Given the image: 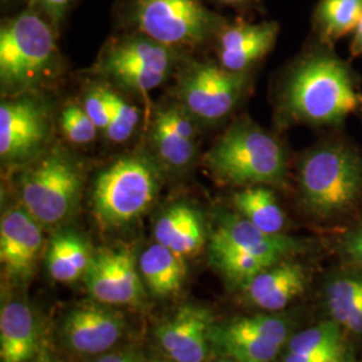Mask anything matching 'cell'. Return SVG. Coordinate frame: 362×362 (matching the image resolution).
I'll use <instances>...</instances> for the list:
<instances>
[{"label":"cell","instance_id":"6da1fadb","mask_svg":"<svg viewBox=\"0 0 362 362\" xmlns=\"http://www.w3.org/2000/svg\"><path fill=\"white\" fill-rule=\"evenodd\" d=\"M361 104L348 66L329 52H311L299 61L281 94L284 115L311 127L339 125Z\"/></svg>","mask_w":362,"mask_h":362},{"label":"cell","instance_id":"7a4b0ae2","mask_svg":"<svg viewBox=\"0 0 362 362\" xmlns=\"http://www.w3.org/2000/svg\"><path fill=\"white\" fill-rule=\"evenodd\" d=\"M203 163L216 179L242 187L276 185L287 175L282 144L248 119L233 122L204 155Z\"/></svg>","mask_w":362,"mask_h":362},{"label":"cell","instance_id":"3957f363","mask_svg":"<svg viewBox=\"0 0 362 362\" xmlns=\"http://www.w3.org/2000/svg\"><path fill=\"white\" fill-rule=\"evenodd\" d=\"M303 206L317 218L348 214L362 197V157L348 145L327 143L311 148L298 172Z\"/></svg>","mask_w":362,"mask_h":362},{"label":"cell","instance_id":"277c9868","mask_svg":"<svg viewBox=\"0 0 362 362\" xmlns=\"http://www.w3.org/2000/svg\"><path fill=\"white\" fill-rule=\"evenodd\" d=\"M58 58L54 26L28 8L0 28V85L7 97L26 94L49 77Z\"/></svg>","mask_w":362,"mask_h":362},{"label":"cell","instance_id":"5b68a950","mask_svg":"<svg viewBox=\"0 0 362 362\" xmlns=\"http://www.w3.org/2000/svg\"><path fill=\"white\" fill-rule=\"evenodd\" d=\"M119 7L133 31L175 52L215 40L226 22L202 0H122Z\"/></svg>","mask_w":362,"mask_h":362},{"label":"cell","instance_id":"8992f818","mask_svg":"<svg viewBox=\"0 0 362 362\" xmlns=\"http://www.w3.org/2000/svg\"><path fill=\"white\" fill-rule=\"evenodd\" d=\"M158 163L146 155L119 157L98 176L93 189V209L98 223L118 228L140 219L160 191Z\"/></svg>","mask_w":362,"mask_h":362},{"label":"cell","instance_id":"52a82bcc","mask_svg":"<svg viewBox=\"0 0 362 362\" xmlns=\"http://www.w3.org/2000/svg\"><path fill=\"white\" fill-rule=\"evenodd\" d=\"M21 206L42 227H57L77 211L83 189V172L62 148L35 158L19 179Z\"/></svg>","mask_w":362,"mask_h":362},{"label":"cell","instance_id":"ba28073f","mask_svg":"<svg viewBox=\"0 0 362 362\" xmlns=\"http://www.w3.org/2000/svg\"><path fill=\"white\" fill-rule=\"evenodd\" d=\"M176 54L141 33L132 31L105 47L97 71L121 89L146 94L168 79Z\"/></svg>","mask_w":362,"mask_h":362},{"label":"cell","instance_id":"9c48e42d","mask_svg":"<svg viewBox=\"0 0 362 362\" xmlns=\"http://www.w3.org/2000/svg\"><path fill=\"white\" fill-rule=\"evenodd\" d=\"M247 82V74L231 73L219 64H194L179 78L177 103L196 122L216 124L238 106Z\"/></svg>","mask_w":362,"mask_h":362},{"label":"cell","instance_id":"30bf717a","mask_svg":"<svg viewBox=\"0 0 362 362\" xmlns=\"http://www.w3.org/2000/svg\"><path fill=\"white\" fill-rule=\"evenodd\" d=\"M50 134L46 104L30 93L7 97L0 105V158L3 164L33 163Z\"/></svg>","mask_w":362,"mask_h":362},{"label":"cell","instance_id":"8fae6325","mask_svg":"<svg viewBox=\"0 0 362 362\" xmlns=\"http://www.w3.org/2000/svg\"><path fill=\"white\" fill-rule=\"evenodd\" d=\"M91 298L106 306L139 305L144 281L134 252L127 248H103L94 252L83 276Z\"/></svg>","mask_w":362,"mask_h":362},{"label":"cell","instance_id":"7c38bea8","mask_svg":"<svg viewBox=\"0 0 362 362\" xmlns=\"http://www.w3.org/2000/svg\"><path fill=\"white\" fill-rule=\"evenodd\" d=\"M42 226L22 206L8 208L0 220V263L13 282H26L43 246Z\"/></svg>","mask_w":362,"mask_h":362},{"label":"cell","instance_id":"4fadbf2b","mask_svg":"<svg viewBox=\"0 0 362 362\" xmlns=\"http://www.w3.org/2000/svg\"><path fill=\"white\" fill-rule=\"evenodd\" d=\"M279 35L276 22L252 23L246 19L227 21L215 38L219 65L238 74H247L272 52Z\"/></svg>","mask_w":362,"mask_h":362},{"label":"cell","instance_id":"5bb4252c","mask_svg":"<svg viewBox=\"0 0 362 362\" xmlns=\"http://www.w3.org/2000/svg\"><path fill=\"white\" fill-rule=\"evenodd\" d=\"M214 326L211 311L188 303L156 329V338L173 362H204Z\"/></svg>","mask_w":362,"mask_h":362},{"label":"cell","instance_id":"9a60e30c","mask_svg":"<svg viewBox=\"0 0 362 362\" xmlns=\"http://www.w3.org/2000/svg\"><path fill=\"white\" fill-rule=\"evenodd\" d=\"M124 333V318L103 303L81 305L69 311L62 322V337L71 350L85 356L112 349Z\"/></svg>","mask_w":362,"mask_h":362},{"label":"cell","instance_id":"2e32d148","mask_svg":"<svg viewBox=\"0 0 362 362\" xmlns=\"http://www.w3.org/2000/svg\"><path fill=\"white\" fill-rule=\"evenodd\" d=\"M194 122L180 104H169L156 112L151 141L161 167L181 172L192 165L196 157Z\"/></svg>","mask_w":362,"mask_h":362},{"label":"cell","instance_id":"e0dca14e","mask_svg":"<svg viewBox=\"0 0 362 362\" xmlns=\"http://www.w3.org/2000/svg\"><path fill=\"white\" fill-rule=\"evenodd\" d=\"M302 247L303 243L300 240L285 233L272 235L259 230L236 212L220 216L218 226L211 235L209 248H233L260 258L281 262L298 252Z\"/></svg>","mask_w":362,"mask_h":362},{"label":"cell","instance_id":"ac0fdd59","mask_svg":"<svg viewBox=\"0 0 362 362\" xmlns=\"http://www.w3.org/2000/svg\"><path fill=\"white\" fill-rule=\"evenodd\" d=\"M308 276L303 267L291 260H281L259 272L243 288L248 300L264 311L286 309L306 288Z\"/></svg>","mask_w":362,"mask_h":362},{"label":"cell","instance_id":"d6986e66","mask_svg":"<svg viewBox=\"0 0 362 362\" xmlns=\"http://www.w3.org/2000/svg\"><path fill=\"white\" fill-rule=\"evenodd\" d=\"M155 239L161 246L182 258L199 252L206 243V228L197 209L177 203L163 212L156 221Z\"/></svg>","mask_w":362,"mask_h":362},{"label":"cell","instance_id":"ffe728a7","mask_svg":"<svg viewBox=\"0 0 362 362\" xmlns=\"http://www.w3.org/2000/svg\"><path fill=\"white\" fill-rule=\"evenodd\" d=\"M38 346V329L26 303L11 300L0 310V360L30 362Z\"/></svg>","mask_w":362,"mask_h":362},{"label":"cell","instance_id":"44dd1931","mask_svg":"<svg viewBox=\"0 0 362 362\" xmlns=\"http://www.w3.org/2000/svg\"><path fill=\"white\" fill-rule=\"evenodd\" d=\"M139 269L144 285L158 297H168L177 293L187 276L184 258L157 242L141 254Z\"/></svg>","mask_w":362,"mask_h":362},{"label":"cell","instance_id":"7402d4cb","mask_svg":"<svg viewBox=\"0 0 362 362\" xmlns=\"http://www.w3.org/2000/svg\"><path fill=\"white\" fill-rule=\"evenodd\" d=\"M93 252L88 242L74 231L57 233L46 252V267L54 281L70 284L83 278Z\"/></svg>","mask_w":362,"mask_h":362},{"label":"cell","instance_id":"603a6c76","mask_svg":"<svg viewBox=\"0 0 362 362\" xmlns=\"http://www.w3.org/2000/svg\"><path fill=\"white\" fill-rule=\"evenodd\" d=\"M325 302L336 324L354 336H362V275H339L329 281Z\"/></svg>","mask_w":362,"mask_h":362},{"label":"cell","instance_id":"cb8c5ba5","mask_svg":"<svg viewBox=\"0 0 362 362\" xmlns=\"http://www.w3.org/2000/svg\"><path fill=\"white\" fill-rule=\"evenodd\" d=\"M233 207L239 215L251 221L264 233H284L286 215L276 196L264 185L246 187L233 197Z\"/></svg>","mask_w":362,"mask_h":362},{"label":"cell","instance_id":"d4e9b609","mask_svg":"<svg viewBox=\"0 0 362 362\" xmlns=\"http://www.w3.org/2000/svg\"><path fill=\"white\" fill-rule=\"evenodd\" d=\"M362 16V0H320L313 13V28L320 40L332 46L353 34Z\"/></svg>","mask_w":362,"mask_h":362},{"label":"cell","instance_id":"484cf974","mask_svg":"<svg viewBox=\"0 0 362 362\" xmlns=\"http://www.w3.org/2000/svg\"><path fill=\"white\" fill-rule=\"evenodd\" d=\"M212 344L226 358L239 362H272L284 348L263 338L233 333L216 324L212 330Z\"/></svg>","mask_w":362,"mask_h":362},{"label":"cell","instance_id":"4316f807","mask_svg":"<svg viewBox=\"0 0 362 362\" xmlns=\"http://www.w3.org/2000/svg\"><path fill=\"white\" fill-rule=\"evenodd\" d=\"M211 258L212 263L231 284L242 287H245L259 272L278 263L233 248H211Z\"/></svg>","mask_w":362,"mask_h":362},{"label":"cell","instance_id":"83f0119b","mask_svg":"<svg viewBox=\"0 0 362 362\" xmlns=\"http://www.w3.org/2000/svg\"><path fill=\"white\" fill-rule=\"evenodd\" d=\"M224 329L245 336L258 337L285 346L290 339V325L274 314H255L240 317L221 325Z\"/></svg>","mask_w":362,"mask_h":362},{"label":"cell","instance_id":"f1b7e54d","mask_svg":"<svg viewBox=\"0 0 362 362\" xmlns=\"http://www.w3.org/2000/svg\"><path fill=\"white\" fill-rule=\"evenodd\" d=\"M345 349L342 327L333 320L311 326L290 337L287 351L290 353H317L324 350Z\"/></svg>","mask_w":362,"mask_h":362},{"label":"cell","instance_id":"f546056e","mask_svg":"<svg viewBox=\"0 0 362 362\" xmlns=\"http://www.w3.org/2000/svg\"><path fill=\"white\" fill-rule=\"evenodd\" d=\"M105 93L109 105V127L105 134L112 143H125L139 125L140 110L113 89L105 86Z\"/></svg>","mask_w":362,"mask_h":362},{"label":"cell","instance_id":"4dcf8cb0","mask_svg":"<svg viewBox=\"0 0 362 362\" xmlns=\"http://www.w3.org/2000/svg\"><path fill=\"white\" fill-rule=\"evenodd\" d=\"M61 128L66 139L76 145L94 141L100 132L85 109L78 105H69L62 110Z\"/></svg>","mask_w":362,"mask_h":362},{"label":"cell","instance_id":"1f68e13d","mask_svg":"<svg viewBox=\"0 0 362 362\" xmlns=\"http://www.w3.org/2000/svg\"><path fill=\"white\" fill-rule=\"evenodd\" d=\"M82 107L98 130L105 133L109 127V105L106 100L105 86H94L89 89L83 98Z\"/></svg>","mask_w":362,"mask_h":362},{"label":"cell","instance_id":"d6a6232c","mask_svg":"<svg viewBox=\"0 0 362 362\" xmlns=\"http://www.w3.org/2000/svg\"><path fill=\"white\" fill-rule=\"evenodd\" d=\"M40 13L46 15L52 26H58L76 0H31Z\"/></svg>","mask_w":362,"mask_h":362},{"label":"cell","instance_id":"836d02e7","mask_svg":"<svg viewBox=\"0 0 362 362\" xmlns=\"http://www.w3.org/2000/svg\"><path fill=\"white\" fill-rule=\"evenodd\" d=\"M282 362H345V349L324 350L317 353H290Z\"/></svg>","mask_w":362,"mask_h":362},{"label":"cell","instance_id":"e575fe53","mask_svg":"<svg viewBox=\"0 0 362 362\" xmlns=\"http://www.w3.org/2000/svg\"><path fill=\"white\" fill-rule=\"evenodd\" d=\"M342 248L351 262L362 267V223L348 233L344 239Z\"/></svg>","mask_w":362,"mask_h":362},{"label":"cell","instance_id":"d590c367","mask_svg":"<svg viewBox=\"0 0 362 362\" xmlns=\"http://www.w3.org/2000/svg\"><path fill=\"white\" fill-rule=\"evenodd\" d=\"M219 6L231 7L238 11H248V10H257L260 8V0H212Z\"/></svg>","mask_w":362,"mask_h":362},{"label":"cell","instance_id":"8d00e7d4","mask_svg":"<svg viewBox=\"0 0 362 362\" xmlns=\"http://www.w3.org/2000/svg\"><path fill=\"white\" fill-rule=\"evenodd\" d=\"M350 54L351 57H360L362 55V16L357 27L353 31V38L350 42Z\"/></svg>","mask_w":362,"mask_h":362},{"label":"cell","instance_id":"74e56055","mask_svg":"<svg viewBox=\"0 0 362 362\" xmlns=\"http://www.w3.org/2000/svg\"><path fill=\"white\" fill-rule=\"evenodd\" d=\"M134 354H130V353H112V354H105L95 362H130Z\"/></svg>","mask_w":362,"mask_h":362},{"label":"cell","instance_id":"f35d334b","mask_svg":"<svg viewBox=\"0 0 362 362\" xmlns=\"http://www.w3.org/2000/svg\"><path fill=\"white\" fill-rule=\"evenodd\" d=\"M35 362H59V361H57V360H55V358H54V357H52V356H50V354H49V353H46V351H45V353H42V354H40V356H39L38 360H37V361H35Z\"/></svg>","mask_w":362,"mask_h":362},{"label":"cell","instance_id":"ab89813d","mask_svg":"<svg viewBox=\"0 0 362 362\" xmlns=\"http://www.w3.org/2000/svg\"><path fill=\"white\" fill-rule=\"evenodd\" d=\"M130 362H144L143 360H141V358H140V357H137V356H136V354H134V356H133V358H132V361Z\"/></svg>","mask_w":362,"mask_h":362},{"label":"cell","instance_id":"60d3db41","mask_svg":"<svg viewBox=\"0 0 362 362\" xmlns=\"http://www.w3.org/2000/svg\"><path fill=\"white\" fill-rule=\"evenodd\" d=\"M219 362H239V361H235V360H231V358H224V360H220Z\"/></svg>","mask_w":362,"mask_h":362},{"label":"cell","instance_id":"b9f144b4","mask_svg":"<svg viewBox=\"0 0 362 362\" xmlns=\"http://www.w3.org/2000/svg\"><path fill=\"white\" fill-rule=\"evenodd\" d=\"M1 3H3V4H6V3H8V0H1Z\"/></svg>","mask_w":362,"mask_h":362},{"label":"cell","instance_id":"7bdbcfd3","mask_svg":"<svg viewBox=\"0 0 362 362\" xmlns=\"http://www.w3.org/2000/svg\"><path fill=\"white\" fill-rule=\"evenodd\" d=\"M153 362H163V361H153Z\"/></svg>","mask_w":362,"mask_h":362}]
</instances>
